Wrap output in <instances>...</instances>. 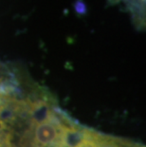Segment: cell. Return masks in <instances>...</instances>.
Here are the masks:
<instances>
[{
  "instance_id": "cell-1",
  "label": "cell",
  "mask_w": 146,
  "mask_h": 147,
  "mask_svg": "<svg viewBox=\"0 0 146 147\" xmlns=\"http://www.w3.org/2000/svg\"><path fill=\"white\" fill-rule=\"evenodd\" d=\"M96 132L97 131L80 126L67 147H95Z\"/></svg>"
},
{
  "instance_id": "cell-2",
  "label": "cell",
  "mask_w": 146,
  "mask_h": 147,
  "mask_svg": "<svg viewBox=\"0 0 146 147\" xmlns=\"http://www.w3.org/2000/svg\"><path fill=\"white\" fill-rule=\"evenodd\" d=\"M95 147H137L135 143L96 132Z\"/></svg>"
},
{
  "instance_id": "cell-3",
  "label": "cell",
  "mask_w": 146,
  "mask_h": 147,
  "mask_svg": "<svg viewBox=\"0 0 146 147\" xmlns=\"http://www.w3.org/2000/svg\"><path fill=\"white\" fill-rule=\"evenodd\" d=\"M12 89L10 86H5L4 84L0 83V121L7 111L13 105V96H12Z\"/></svg>"
},
{
  "instance_id": "cell-4",
  "label": "cell",
  "mask_w": 146,
  "mask_h": 147,
  "mask_svg": "<svg viewBox=\"0 0 146 147\" xmlns=\"http://www.w3.org/2000/svg\"><path fill=\"white\" fill-rule=\"evenodd\" d=\"M0 147H16L13 131L3 123H0Z\"/></svg>"
},
{
  "instance_id": "cell-5",
  "label": "cell",
  "mask_w": 146,
  "mask_h": 147,
  "mask_svg": "<svg viewBox=\"0 0 146 147\" xmlns=\"http://www.w3.org/2000/svg\"><path fill=\"white\" fill-rule=\"evenodd\" d=\"M112 3H125V4H128L130 7V10L133 12L136 13V11L139 10V13H141L142 10H144V8L142 7V3H145V0H110Z\"/></svg>"
}]
</instances>
